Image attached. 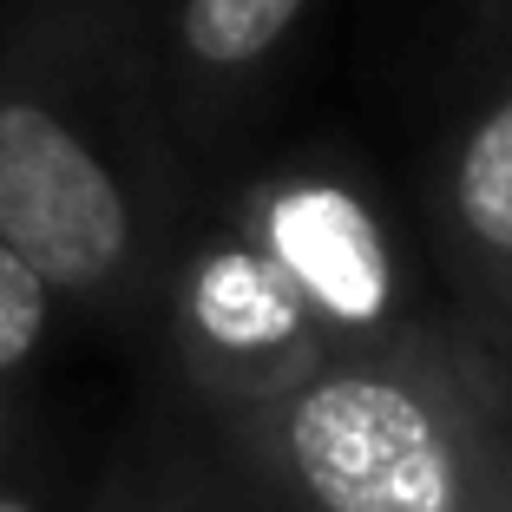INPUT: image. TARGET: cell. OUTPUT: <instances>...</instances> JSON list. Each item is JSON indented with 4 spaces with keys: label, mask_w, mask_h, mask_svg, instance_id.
Segmentation results:
<instances>
[{
    "label": "cell",
    "mask_w": 512,
    "mask_h": 512,
    "mask_svg": "<svg viewBox=\"0 0 512 512\" xmlns=\"http://www.w3.org/2000/svg\"><path fill=\"white\" fill-rule=\"evenodd\" d=\"M316 7L322 0H145L158 99L191 165L224 151L270 99Z\"/></svg>",
    "instance_id": "obj_4"
},
{
    "label": "cell",
    "mask_w": 512,
    "mask_h": 512,
    "mask_svg": "<svg viewBox=\"0 0 512 512\" xmlns=\"http://www.w3.org/2000/svg\"><path fill=\"white\" fill-rule=\"evenodd\" d=\"M493 460H499V493L512 512V368L499 362V394H493Z\"/></svg>",
    "instance_id": "obj_8"
},
{
    "label": "cell",
    "mask_w": 512,
    "mask_h": 512,
    "mask_svg": "<svg viewBox=\"0 0 512 512\" xmlns=\"http://www.w3.org/2000/svg\"><path fill=\"white\" fill-rule=\"evenodd\" d=\"M427 250L348 151H289L184 217L158 276V342L184 414L224 434L329 355L440 316Z\"/></svg>",
    "instance_id": "obj_1"
},
{
    "label": "cell",
    "mask_w": 512,
    "mask_h": 512,
    "mask_svg": "<svg viewBox=\"0 0 512 512\" xmlns=\"http://www.w3.org/2000/svg\"><path fill=\"white\" fill-rule=\"evenodd\" d=\"M427 230L447 309L512 368V73L440 138L427 171Z\"/></svg>",
    "instance_id": "obj_5"
},
{
    "label": "cell",
    "mask_w": 512,
    "mask_h": 512,
    "mask_svg": "<svg viewBox=\"0 0 512 512\" xmlns=\"http://www.w3.org/2000/svg\"><path fill=\"white\" fill-rule=\"evenodd\" d=\"M191 421V414H184ZM79 512H276L204 427H138Z\"/></svg>",
    "instance_id": "obj_6"
},
{
    "label": "cell",
    "mask_w": 512,
    "mask_h": 512,
    "mask_svg": "<svg viewBox=\"0 0 512 512\" xmlns=\"http://www.w3.org/2000/svg\"><path fill=\"white\" fill-rule=\"evenodd\" d=\"M66 302L46 289V276L33 270L20 250L0 243V381H20L46 355V342L60 335Z\"/></svg>",
    "instance_id": "obj_7"
},
{
    "label": "cell",
    "mask_w": 512,
    "mask_h": 512,
    "mask_svg": "<svg viewBox=\"0 0 512 512\" xmlns=\"http://www.w3.org/2000/svg\"><path fill=\"white\" fill-rule=\"evenodd\" d=\"M0 512H79V506H66L60 493H46V486L20 480V473L7 467L0 473Z\"/></svg>",
    "instance_id": "obj_10"
},
{
    "label": "cell",
    "mask_w": 512,
    "mask_h": 512,
    "mask_svg": "<svg viewBox=\"0 0 512 512\" xmlns=\"http://www.w3.org/2000/svg\"><path fill=\"white\" fill-rule=\"evenodd\" d=\"M493 394L499 355L440 309L329 355L211 440L276 512H506Z\"/></svg>",
    "instance_id": "obj_3"
},
{
    "label": "cell",
    "mask_w": 512,
    "mask_h": 512,
    "mask_svg": "<svg viewBox=\"0 0 512 512\" xmlns=\"http://www.w3.org/2000/svg\"><path fill=\"white\" fill-rule=\"evenodd\" d=\"M20 440H27V394L20 381H0V473L20 467Z\"/></svg>",
    "instance_id": "obj_9"
},
{
    "label": "cell",
    "mask_w": 512,
    "mask_h": 512,
    "mask_svg": "<svg viewBox=\"0 0 512 512\" xmlns=\"http://www.w3.org/2000/svg\"><path fill=\"white\" fill-rule=\"evenodd\" d=\"M145 0H0V243L86 322H151L191 217Z\"/></svg>",
    "instance_id": "obj_2"
}]
</instances>
